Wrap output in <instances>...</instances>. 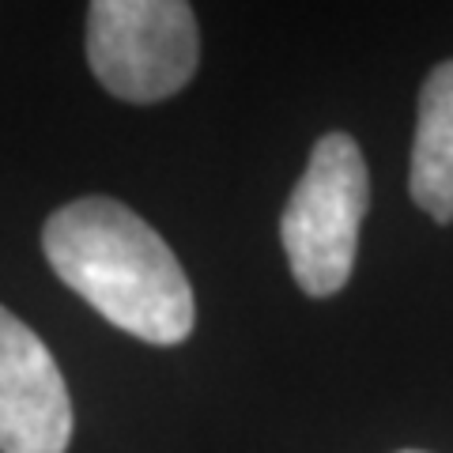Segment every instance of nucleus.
<instances>
[{
  "instance_id": "obj_1",
  "label": "nucleus",
  "mask_w": 453,
  "mask_h": 453,
  "mask_svg": "<svg viewBox=\"0 0 453 453\" xmlns=\"http://www.w3.org/2000/svg\"><path fill=\"white\" fill-rule=\"evenodd\" d=\"M42 250L65 288L110 325L155 348L193 333L196 303L186 268L148 219L113 196H80L42 226Z\"/></svg>"
},
{
  "instance_id": "obj_2",
  "label": "nucleus",
  "mask_w": 453,
  "mask_h": 453,
  "mask_svg": "<svg viewBox=\"0 0 453 453\" xmlns=\"http://www.w3.org/2000/svg\"><path fill=\"white\" fill-rule=\"evenodd\" d=\"M371 204V174H366L363 151L348 133H325L291 201L280 216V242L288 253L295 283L314 295L344 291L356 268L359 226Z\"/></svg>"
},
{
  "instance_id": "obj_3",
  "label": "nucleus",
  "mask_w": 453,
  "mask_h": 453,
  "mask_svg": "<svg viewBox=\"0 0 453 453\" xmlns=\"http://www.w3.org/2000/svg\"><path fill=\"white\" fill-rule=\"evenodd\" d=\"M88 61L121 103H163L201 61V31L186 0H95L88 8Z\"/></svg>"
},
{
  "instance_id": "obj_4",
  "label": "nucleus",
  "mask_w": 453,
  "mask_h": 453,
  "mask_svg": "<svg viewBox=\"0 0 453 453\" xmlns=\"http://www.w3.org/2000/svg\"><path fill=\"white\" fill-rule=\"evenodd\" d=\"M73 396L42 336L0 306V453H65Z\"/></svg>"
},
{
  "instance_id": "obj_5",
  "label": "nucleus",
  "mask_w": 453,
  "mask_h": 453,
  "mask_svg": "<svg viewBox=\"0 0 453 453\" xmlns=\"http://www.w3.org/2000/svg\"><path fill=\"white\" fill-rule=\"evenodd\" d=\"M408 193L438 223H453V61L423 80Z\"/></svg>"
},
{
  "instance_id": "obj_6",
  "label": "nucleus",
  "mask_w": 453,
  "mask_h": 453,
  "mask_svg": "<svg viewBox=\"0 0 453 453\" xmlns=\"http://www.w3.org/2000/svg\"><path fill=\"white\" fill-rule=\"evenodd\" d=\"M401 453H423V449H401Z\"/></svg>"
}]
</instances>
